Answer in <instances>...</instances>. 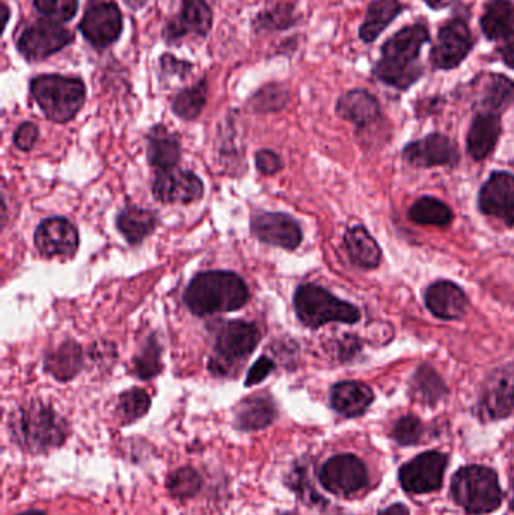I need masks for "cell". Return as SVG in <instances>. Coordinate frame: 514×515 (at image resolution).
<instances>
[{"label":"cell","mask_w":514,"mask_h":515,"mask_svg":"<svg viewBox=\"0 0 514 515\" xmlns=\"http://www.w3.org/2000/svg\"><path fill=\"white\" fill-rule=\"evenodd\" d=\"M430 41V31L423 23L406 26L392 35L380 50L373 74L391 88L406 91L423 76L421 50Z\"/></svg>","instance_id":"6da1fadb"},{"label":"cell","mask_w":514,"mask_h":515,"mask_svg":"<svg viewBox=\"0 0 514 515\" xmlns=\"http://www.w3.org/2000/svg\"><path fill=\"white\" fill-rule=\"evenodd\" d=\"M11 439L28 454H47L70 437V425L47 404L35 401L20 407L10 421Z\"/></svg>","instance_id":"7a4b0ae2"},{"label":"cell","mask_w":514,"mask_h":515,"mask_svg":"<svg viewBox=\"0 0 514 515\" xmlns=\"http://www.w3.org/2000/svg\"><path fill=\"white\" fill-rule=\"evenodd\" d=\"M248 300L245 281L231 272L199 273L184 294L187 308L198 317L239 311Z\"/></svg>","instance_id":"3957f363"},{"label":"cell","mask_w":514,"mask_h":515,"mask_svg":"<svg viewBox=\"0 0 514 515\" xmlns=\"http://www.w3.org/2000/svg\"><path fill=\"white\" fill-rule=\"evenodd\" d=\"M451 497L468 514L484 515L501 506L504 493L495 470L472 464L457 470L453 476Z\"/></svg>","instance_id":"277c9868"},{"label":"cell","mask_w":514,"mask_h":515,"mask_svg":"<svg viewBox=\"0 0 514 515\" xmlns=\"http://www.w3.org/2000/svg\"><path fill=\"white\" fill-rule=\"evenodd\" d=\"M31 92L44 115L53 122L71 121L82 109L86 100L85 83L76 77L44 74L35 77Z\"/></svg>","instance_id":"5b68a950"},{"label":"cell","mask_w":514,"mask_h":515,"mask_svg":"<svg viewBox=\"0 0 514 515\" xmlns=\"http://www.w3.org/2000/svg\"><path fill=\"white\" fill-rule=\"evenodd\" d=\"M294 311L299 320L311 329H319L328 323H358L361 312L352 303L329 293L319 285H302L294 294Z\"/></svg>","instance_id":"8992f818"},{"label":"cell","mask_w":514,"mask_h":515,"mask_svg":"<svg viewBox=\"0 0 514 515\" xmlns=\"http://www.w3.org/2000/svg\"><path fill=\"white\" fill-rule=\"evenodd\" d=\"M260 330L246 321H228L215 330V350L222 360L210 363L213 374L227 375L228 365L246 359L258 347Z\"/></svg>","instance_id":"52a82bcc"},{"label":"cell","mask_w":514,"mask_h":515,"mask_svg":"<svg viewBox=\"0 0 514 515\" xmlns=\"http://www.w3.org/2000/svg\"><path fill=\"white\" fill-rule=\"evenodd\" d=\"M319 481L329 493L352 496L368 485V470L364 461L353 454H340L329 458L319 472Z\"/></svg>","instance_id":"ba28073f"},{"label":"cell","mask_w":514,"mask_h":515,"mask_svg":"<svg viewBox=\"0 0 514 515\" xmlns=\"http://www.w3.org/2000/svg\"><path fill=\"white\" fill-rule=\"evenodd\" d=\"M448 457L442 452L429 451L401 466L398 479L407 493L426 494L439 490L447 472Z\"/></svg>","instance_id":"9c48e42d"},{"label":"cell","mask_w":514,"mask_h":515,"mask_svg":"<svg viewBox=\"0 0 514 515\" xmlns=\"http://www.w3.org/2000/svg\"><path fill=\"white\" fill-rule=\"evenodd\" d=\"M74 35L52 20L29 25L17 40V49L28 61H43L73 43Z\"/></svg>","instance_id":"30bf717a"},{"label":"cell","mask_w":514,"mask_h":515,"mask_svg":"<svg viewBox=\"0 0 514 515\" xmlns=\"http://www.w3.org/2000/svg\"><path fill=\"white\" fill-rule=\"evenodd\" d=\"M474 46L471 29L463 19H451L442 25L438 40L430 53V61L438 70H454L459 67Z\"/></svg>","instance_id":"8fae6325"},{"label":"cell","mask_w":514,"mask_h":515,"mask_svg":"<svg viewBox=\"0 0 514 515\" xmlns=\"http://www.w3.org/2000/svg\"><path fill=\"white\" fill-rule=\"evenodd\" d=\"M83 37L95 49H108L123 32V14L112 2L92 0L80 23Z\"/></svg>","instance_id":"7c38bea8"},{"label":"cell","mask_w":514,"mask_h":515,"mask_svg":"<svg viewBox=\"0 0 514 515\" xmlns=\"http://www.w3.org/2000/svg\"><path fill=\"white\" fill-rule=\"evenodd\" d=\"M514 412V365H507L486 381L477 413L483 421H498Z\"/></svg>","instance_id":"4fadbf2b"},{"label":"cell","mask_w":514,"mask_h":515,"mask_svg":"<svg viewBox=\"0 0 514 515\" xmlns=\"http://www.w3.org/2000/svg\"><path fill=\"white\" fill-rule=\"evenodd\" d=\"M35 246L41 255L71 258L79 249V232L73 223L62 217L43 220L35 231Z\"/></svg>","instance_id":"5bb4252c"},{"label":"cell","mask_w":514,"mask_h":515,"mask_svg":"<svg viewBox=\"0 0 514 515\" xmlns=\"http://www.w3.org/2000/svg\"><path fill=\"white\" fill-rule=\"evenodd\" d=\"M478 205L486 216L514 226V175L493 172L481 189Z\"/></svg>","instance_id":"9a60e30c"},{"label":"cell","mask_w":514,"mask_h":515,"mask_svg":"<svg viewBox=\"0 0 514 515\" xmlns=\"http://www.w3.org/2000/svg\"><path fill=\"white\" fill-rule=\"evenodd\" d=\"M251 231L263 243L294 250L302 243L299 223L282 213H261L252 219Z\"/></svg>","instance_id":"2e32d148"},{"label":"cell","mask_w":514,"mask_h":515,"mask_svg":"<svg viewBox=\"0 0 514 515\" xmlns=\"http://www.w3.org/2000/svg\"><path fill=\"white\" fill-rule=\"evenodd\" d=\"M154 198L165 204H190L199 201L204 195V184L198 175L190 171H163L157 172L153 183Z\"/></svg>","instance_id":"e0dca14e"},{"label":"cell","mask_w":514,"mask_h":515,"mask_svg":"<svg viewBox=\"0 0 514 515\" xmlns=\"http://www.w3.org/2000/svg\"><path fill=\"white\" fill-rule=\"evenodd\" d=\"M213 26V13L205 0H181V10L169 20L163 31L168 43H175L186 35L207 37Z\"/></svg>","instance_id":"ac0fdd59"},{"label":"cell","mask_w":514,"mask_h":515,"mask_svg":"<svg viewBox=\"0 0 514 515\" xmlns=\"http://www.w3.org/2000/svg\"><path fill=\"white\" fill-rule=\"evenodd\" d=\"M403 159L417 168L447 166L459 162V151L450 138L435 133L407 145L403 151Z\"/></svg>","instance_id":"d6986e66"},{"label":"cell","mask_w":514,"mask_h":515,"mask_svg":"<svg viewBox=\"0 0 514 515\" xmlns=\"http://www.w3.org/2000/svg\"><path fill=\"white\" fill-rule=\"evenodd\" d=\"M426 305L435 317L442 320H460L468 311L465 293L453 282L439 281L430 285Z\"/></svg>","instance_id":"ffe728a7"},{"label":"cell","mask_w":514,"mask_h":515,"mask_svg":"<svg viewBox=\"0 0 514 515\" xmlns=\"http://www.w3.org/2000/svg\"><path fill=\"white\" fill-rule=\"evenodd\" d=\"M278 418L275 401L266 394L252 395L237 406L234 425L237 430L251 433L270 427Z\"/></svg>","instance_id":"44dd1931"},{"label":"cell","mask_w":514,"mask_h":515,"mask_svg":"<svg viewBox=\"0 0 514 515\" xmlns=\"http://www.w3.org/2000/svg\"><path fill=\"white\" fill-rule=\"evenodd\" d=\"M373 401V391L359 381H341L331 391L332 409L346 418L364 415Z\"/></svg>","instance_id":"7402d4cb"},{"label":"cell","mask_w":514,"mask_h":515,"mask_svg":"<svg viewBox=\"0 0 514 515\" xmlns=\"http://www.w3.org/2000/svg\"><path fill=\"white\" fill-rule=\"evenodd\" d=\"M501 132V118L498 113H478L468 133V153L472 159L483 160L492 154Z\"/></svg>","instance_id":"603a6c76"},{"label":"cell","mask_w":514,"mask_h":515,"mask_svg":"<svg viewBox=\"0 0 514 515\" xmlns=\"http://www.w3.org/2000/svg\"><path fill=\"white\" fill-rule=\"evenodd\" d=\"M148 162L157 172L171 171L181 157V144L177 135L163 125H156L148 133Z\"/></svg>","instance_id":"cb8c5ba5"},{"label":"cell","mask_w":514,"mask_h":515,"mask_svg":"<svg viewBox=\"0 0 514 515\" xmlns=\"http://www.w3.org/2000/svg\"><path fill=\"white\" fill-rule=\"evenodd\" d=\"M337 113L358 127H368L380 118V104L373 94L364 89H353L341 95Z\"/></svg>","instance_id":"d4e9b609"},{"label":"cell","mask_w":514,"mask_h":515,"mask_svg":"<svg viewBox=\"0 0 514 515\" xmlns=\"http://www.w3.org/2000/svg\"><path fill=\"white\" fill-rule=\"evenodd\" d=\"M489 41L507 40L514 35V5L511 0H490L480 20Z\"/></svg>","instance_id":"484cf974"},{"label":"cell","mask_w":514,"mask_h":515,"mask_svg":"<svg viewBox=\"0 0 514 515\" xmlns=\"http://www.w3.org/2000/svg\"><path fill=\"white\" fill-rule=\"evenodd\" d=\"M401 13L403 5L398 0H373L368 5L364 23L359 28V38L365 44L374 43Z\"/></svg>","instance_id":"4316f807"},{"label":"cell","mask_w":514,"mask_h":515,"mask_svg":"<svg viewBox=\"0 0 514 515\" xmlns=\"http://www.w3.org/2000/svg\"><path fill=\"white\" fill-rule=\"evenodd\" d=\"M118 229L133 246L141 244L159 225V217L147 208L126 207L117 219Z\"/></svg>","instance_id":"83f0119b"},{"label":"cell","mask_w":514,"mask_h":515,"mask_svg":"<svg viewBox=\"0 0 514 515\" xmlns=\"http://www.w3.org/2000/svg\"><path fill=\"white\" fill-rule=\"evenodd\" d=\"M347 252L353 263L362 269H376L382 260V250L370 232L362 226H353L344 235Z\"/></svg>","instance_id":"f1b7e54d"},{"label":"cell","mask_w":514,"mask_h":515,"mask_svg":"<svg viewBox=\"0 0 514 515\" xmlns=\"http://www.w3.org/2000/svg\"><path fill=\"white\" fill-rule=\"evenodd\" d=\"M46 371L59 381L76 377L83 368L82 348L77 342L67 341L50 351L44 360Z\"/></svg>","instance_id":"f546056e"},{"label":"cell","mask_w":514,"mask_h":515,"mask_svg":"<svg viewBox=\"0 0 514 515\" xmlns=\"http://www.w3.org/2000/svg\"><path fill=\"white\" fill-rule=\"evenodd\" d=\"M514 103V82L504 74H489L483 86L481 112L502 113Z\"/></svg>","instance_id":"4dcf8cb0"},{"label":"cell","mask_w":514,"mask_h":515,"mask_svg":"<svg viewBox=\"0 0 514 515\" xmlns=\"http://www.w3.org/2000/svg\"><path fill=\"white\" fill-rule=\"evenodd\" d=\"M410 391L418 401L427 406H435L447 394V388H445L442 378L436 374L435 369L427 365L421 366L415 372L412 383H410Z\"/></svg>","instance_id":"1f68e13d"},{"label":"cell","mask_w":514,"mask_h":515,"mask_svg":"<svg viewBox=\"0 0 514 515\" xmlns=\"http://www.w3.org/2000/svg\"><path fill=\"white\" fill-rule=\"evenodd\" d=\"M207 92H209V83L205 79L195 86L184 89L174 98L172 112L184 121H193L201 115L207 103Z\"/></svg>","instance_id":"d6a6232c"},{"label":"cell","mask_w":514,"mask_h":515,"mask_svg":"<svg viewBox=\"0 0 514 515\" xmlns=\"http://www.w3.org/2000/svg\"><path fill=\"white\" fill-rule=\"evenodd\" d=\"M409 217L420 225L447 226L453 220V211L439 199L423 196L410 207Z\"/></svg>","instance_id":"836d02e7"},{"label":"cell","mask_w":514,"mask_h":515,"mask_svg":"<svg viewBox=\"0 0 514 515\" xmlns=\"http://www.w3.org/2000/svg\"><path fill=\"white\" fill-rule=\"evenodd\" d=\"M151 409V398L142 389H130L118 398L117 416L121 424L129 425L144 418Z\"/></svg>","instance_id":"e575fe53"},{"label":"cell","mask_w":514,"mask_h":515,"mask_svg":"<svg viewBox=\"0 0 514 515\" xmlns=\"http://www.w3.org/2000/svg\"><path fill=\"white\" fill-rule=\"evenodd\" d=\"M202 484L204 481L198 470L186 466L169 473L166 488L174 499L189 500L201 491Z\"/></svg>","instance_id":"d590c367"},{"label":"cell","mask_w":514,"mask_h":515,"mask_svg":"<svg viewBox=\"0 0 514 515\" xmlns=\"http://www.w3.org/2000/svg\"><path fill=\"white\" fill-rule=\"evenodd\" d=\"M133 363H135V374L141 380H151L162 372V348L154 336L145 342Z\"/></svg>","instance_id":"8d00e7d4"},{"label":"cell","mask_w":514,"mask_h":515,"mask_svg":"<svg viewBox=\"0 0 514 515\" xmlns=\"http://www.w3.org/2000/svg\"><path fill=\"white\" fill-rule=\"evenodd\" d=\"M296 22L294 8L290 4H278L258 14L254 26L258 31H284Z\"/></svg>","instance_id":"74e56055"},{"label":"cell","mask_w":514,"mask_h":515,"mask_svg":"<svg viewBox=\"0 0 514 515\" xmlns=\"http://www.w3.org/2000/svg\"><path fill=\"white\" fill-rule=\"evenodd\" d=\"M287 485L297 494L306 506H319L326 505L328 500L323 499L316 488L311 484L310 475L305 466L294 467L290 473H288Z\"/></svg>","instance_id":"f35d334b"},{"label":"cell","mask_w":514,"mask_h":515,"mask_svg":"<svg viewBox=\"0 0 514 515\" xmlns=\"http://www.w3.org/2000/svg\"><path fill=\"white\" fill-rule=\"evenodd\" d=\"M38 13L56 23L70 22L79 10V0H34Z\"/></svg>","instance_id":"ab89813d"},{"label":"cell","mask_w":514,"mask_h":515,"mask_svg":"<svg viewBox=\"0 0 514 515\" xmlns=\"http://www.w3.org/2000/svg\"><path fill=\"white\" fill-rule=\"evenodd\" d=\"M287 91L281 85L264 86L251 98V107L255 112L267 113L281 110L287 104Z\"/></svg>","instance_id":"60d3db41"},{"label":"cell","mask_w":514,"mask_h":515,"mask_svg":"<svg viewBox=\"0 0 514 515\" xmlns=\"http://www.w3.org/2000/svg\"><path fill=\"white\" fill-rule=\"evenodd\" d=\"M424 434V427L420 419L409 415L401 418L392 430V439L401 446L417 445Z\"/></svg>","instance_id":"b9f144b4"},{"label":"cell","mask_w":514,"mask_h":515,"mask_svg":"<svg viewBox=\"0 0 514 515\" xmlns=\"http://www.w3.org/2000/svg\"><path fill=\"white\" fill-rule=\"evenodd\" d=\"M38 141V127L32 122H25L17 128L16 135H14V145L19 150L31 151Z\"/></svg>","instance_id":"7bdbcfd3"},{"label":"cell","mask_w":514,"mask_h":515,"mask_svg":"<svg viewBox=\"0 0 514 515\" xmlns=\"http://www.w3.org/2000/svg\"><path fill=\"white\" fill-rule=\"evenodd\" d=\"M275 369V362L269 357L263 356L254 363L251 369H249L248 375H246V386H255L260 384L261 381L266 380Z\"/></svg>","instance_id":"ee69618b"},{"label":"cell","mask_w":514,"mask_h":515,"mask_svg":"<svg viewBox=\"0 0 514 515\" xmlns=\"http://www.w3.org/2000/svg\"><path fill=\"white\" fill-rule=\"evenodd\" d=\"M255 163H257L258 171L264 175H273L282 169L281 157L270 150L258 151L257 156H255Z\"/></svg>","instance_id":"f6af8a7d"},{"label":"cell","mask_w":514,"mask_h":515,"mask_svg":"<svg viewBox=\"0 0 514 515\" xmlns=\"http://www.w3.org/2000/svg\"><path fill=\"white\" fill-rule=\"evenodd\" d=\"M160 65H162V71H165L169 76H174V74H178V76H183L187 71L190 70V65L186 64V62L177 61L174 56H162V61H160Z\"/></svg>","instance_id":"bcb514c9"},{"label":"cell","mask_w":514,"mask_h":515,"mask_svg":"<svg viewBox=\"0 0 514 515\" xmlns=\"http://www.w3.org/2000/svg\"><path fill=\"white\" fill-rule=\"evenodd\" d=\"M499 55H501L502 62H504L508 68L514 70V35H511L510 38H507L504 46L499 49Z\"/></svg>","instance_id":"7dc6e473"},{"label":"cell","mask_w":514,"mask_h":515,"mask_svg":"<svg viewBox=\"0 0 514 515\" xmlns=\"http://www.w3.org/2000/svg\"><path fill=\"white\" fill-rule=\"evenodd\" d=\"M377 515H410V511L403 503H395V505L382 509Z\"/></svg>","instance_id":"c3c4849f"},{"label":"cell","mask_w":514,"mask_h":515,"mask_svg":"<svg viewBox=\"0 0 514 515\" xmlns=\"http://www.w3.org/2000/svg\"><path fill=\"white\" fill-rule=\"evenodd\" d=\"M424 2L433 10H441V8H447L453 0H424Z\"/></svg>","instance_id":"681fc988"},{"label":"cell","mask_w":514,"mask_h":515,"mask_svg":"<svg viewBox=\"0 0 514 515\" xmlns=\"http://www.w3.org/2000/svg\"><path fill=\"white\" fill-rule=\"evenodd\" d=\"M124 2H126V5L130 10L138 11L141 10L144 5H147L150 0H124Z\"/></svg>","instance_id":"f907efd6"},{"label":"cell","mask_w":514,"mask_h":515,"mask_svg":"<svg viewBox=\"0 0 514 515\" xmlns=\"http://www.w3.org/2000/svg\"><path fill=\"white\" fill-rule=\"evenodd\" d=\"M17 515H49L46 511H41V509H29V511L19 512Z\"/></svg>","instance_id":"816d5d0a"},{"label":"cell","mask_w":514,"mask_h":515,"mask_svg":"<svg viewBox=\"0 0 514 515\" xmlns=\"http://www.w3.org/2000/svg\"><path fill=\"white\" fill-rule=\"evenodd\" d=\"M511 490H513V497H511V509L514 511V473L513 479H511Z\"/></svg>","instance_id":"f5cc1de1"},{"label":"cell","mask_w":514,"mask_h":515,"mask_svg":"<svg viewBox=\"0 0 514 515\" xmlns=\"http://www.w3.org/2000/svg\"><path fill=\"white\" fill-rule=\"evenodd\" d=\"M281 515H299V514H296V512H284V514H281Z\"/></svg>","instance_id":"db71d44e"}]
</instances>
